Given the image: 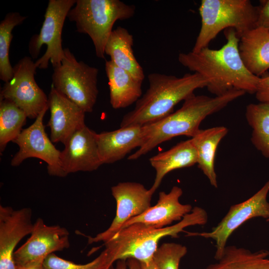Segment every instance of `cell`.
<instances>
[{
    "instance_id": "cell-1",
    "label": "cell",
    "mask_w": 269,
    "mask_h": 269,
    "mask_svg": "<svg viewBox=\"0 0 269 269\" xmlns=\"http://www.w3.org/2000/svg\"><path fill=\"white\" fill-rule=\"evenodd\" d=\"M226 43L220 49L208 47L197 52L180 53L179 63L208 81L207 88L215 96L232 90L255 94L260 77L250 72L241 57L240 38L233 28L225 30Z\"/></svg>"
},
{
    "instance_id": "cell-2",
    "label": "cell",
    "mask_w": 269,
    "mask_h": 269,
    "mask_svg": "<svg viewBox=\"0 0 269 269\" xmlns=\"http://www.w3.org/2000/svg\"><path fill=\"white\" fill-rule=\"evenodd\" d=\"M245 93L232 90L214 97L194 94L185 99L182 107L175 112L142 126V144L128 159H137L175 136L193 137L200 130L201 123L207 116L219 111Z\"/></svg>"
},
{
    "instance_id": "cell-3",
    "label": "cell",
    "mask_w": 269,
    "mask_h": 269,
    "mask_svg": "<svg viewBox=\"0 0 269 269\" xmlns=\"http://www.w3.org/2000/svg\"><path fill=\"white\" fill-rule=\"evenodd\" d=\"M147 78L148 89L134 108L123 116L120 127L142 126L161 119L172 113L178 103L193 95L196 89L208 85L207 80L197 73L180 77L152 73Z\"/></svg>"
},
{
    "instance_id": "cell-4",
    "label": "cell",
    "mask_w": 269,
    "mask_h": 269,
    "mask_svg": "<svg viewBox=\"0 0 269 269\" xmlns=\"http://www.w3.org/2000/svg\"><path fill=\"white\" fill-rule=\"evenodd\" d=\"M208 215L202 208L196 206L179 222L160 229L152 228L139 223L123 228L117 234L104 243L114 263L120 260L134 259L140 263L153 260L158 244L163 237L177 238L178 234L191 226L207 223Z\"/></svg>"
},
{
    "instance_id": "cell-5",
    "label": "cell",
    "mask_w": 269,
    "mask_h": 269,
    "mask_svg": "<svg viewBox=\"0 0 269 269\" xmlns=\"http://www.w3.org/2000/svg\"><path fill=\"white\" fill-rule=\"evenodd\" d=\"M200 31L192 51L197 52L223 30L233 28L239 38L256 26L257 6L249 0H202Z\"/></svg>"
},
{
    "instance_id": "cell-6",
    "label": "cell",
    "mask_w": 269,
    "mask_h": 269,
    "mask_svg": "<svg viewBox=\"0 0 269 269\" xmlns=\"http://www.w3.org/2000/svg\"><path fill=\"white\" fill-rule=\"evenodd\" d=\"M134 5L120 0H76L67 18L75 22L77 31L88 35L96 55L105 58V47L117 20L128 19L135 14Z\"/></svg>"
},
{
    "instance_id": "cell-7",
    "label": "cell",
    "mask_w": 269,
    "mask_h": 269,
    "mask_svg": "<svg viewBox=\"0 0 269 269\" xmlns=\"http://www.w3.org/2000/svg\"><path fill=\"white\" fill-rule=\"evenodd\" d=\"M64 51L61 64L53 68L52 85L85 113H90L99 94V69L77 61L68 48Z\"/></svg>"
},
{
    "instance_id": "cell-8",
    "label": "cell",
    "mask_w": 269,
    "mask_h": 269,
    "mask_svg": "<svg viewBox=\"0 0 269 269\" xmlns=\"http://www.w3.org/2000/svg\"><path fill=\"white\" fill-rule=\"evenodd\" d=\"M76 0H49L44 19L39 34H35L29 42V51L33 58L39 55L40 48L45 44L44 54L35 62L37 68H47L49 61L53 68L61 64L64 57L62 33L64 21Z\"/></svg>"
},
{
    "instance_id": "cell-9",
    "label": "cell",
    "mask_w": 269,
    "mask_h": 269,
    "mask_svg": "<svg viewBox=\"0 0 269 269\" xmlns=\"http://www.w3.org/2000/svg\"><path fill=\"white\" fill-rule=\"evenodd\" d=\"M269 179L255 194L241 203L232 205L218 225L209 232L188 233V236H199L215 241L214 258L222 256L229 237L247 221L255 217L269 219Z\"/></svg>"
},
{
    "instance_id": "cell-10",
    "label": "cell",
    "mask_w": 269,
    "mask_h": 269,
    "mask_svg": "<svg viewBox=\"0 0 269 269\" xmlns=\"http://www.w3.org/2000/svg\"><path fill=\"white\" fill-rule=\"evenodd\" d=\"M36 69L31 57L21 58L13 67L12 77L5 83L0 94V100L11 101L30 119H36L48 106V97L35 79Z\"/></svg>"
},
{
    "instance_id": "cell-11",
    "label": "cell",
    "mask_w": 269,
    "mask_h": 269,
    "mask_svg": "<svg viewBox=\"0 0 269 269\" xmlns=\"http://www.w3.org/2000/svg\"><path fill=\"white\" fill-rule=\"evenodd\" d=\"M116 201V213L109 227L95 237H89V244L107 242L117 234L130 219L146 211L151 207L152 196L154 193L137 182H120L111 188Z\"/></svg>"
},
{
    "instance_id": "cell-12",
    "label": "cell",
    "mask_w": 269,
    "mask_h": 269,
    "mask_svg": "<svg viewBox=\"0 0 269 269\" xmlns=\"http://www.w3.org/2000/svg\"><path fill=\"white\" fill-rule=\"evenodd\" d=\"M49 106L46 107L35 119L34 123L23 130L13 141L19 147V150L11 160L13 166L19 165L25 159L35 157L47 164L50 175L65 177L60 164L61 151L53 144L45 132L43 117Z\"/></svg>"
},
{
    "instance_id": "cell-13",
    "label": "cell",
    "mask_w": 269,
    "mask_h": 269,
    "mask_svg": "<svg viewBox=\"0 0 269 269\" xmlns=\"http://www.w3.org/2000/svg\"><path fill=\"white\" fill-rule=\"evenodd\" d=\"M69 233L59 225L48 226L38 218L30 237L14 253L16 268H23L43 263L46 258L56 251L70 247Z\"/></svg>"
},
{
    "instance_id": "cell-14",
    "label": "cell",
    "mask_w": 269,
    "mask_h": 269,
    "mask_svg": "<svg viewBox=\"0 0 269 269\" xmlns=\"http://www.w3.org/2000/svg\"><path fill=\"white\" fill-rule=\"evenodd\" d=\"M29 208L13 209L0 206V269H16L13 259L14 249L34 227Z\"/></svg>"
},
{
    "instance_id": "cell-15",
    "label": "cell",
    "mask_w": 269,
    "mask_h": 269,
    "mask_svg": "<svg viewBox=\"0 0 269 269\" xmlns=\"http://www.w3.org/2000/svg\"><path fill=\"white\" fill-rule=\"evenodd\" d=\"M97 134L86 125L75 132L64 144L60 155L61 169L67 175L78 171H92L102 164Z\"/></svg>"
},
{
    "instance_id": "cell-16",
    "label": "cell",
    "mask_w": 269,
    "mask_h": 269,
    "mask_svg": "<svg viewBox=\"0 0 269 269\" xmlns=\"http://www.w3.org/2000/svg\"><path fill=\"white\" fill-rule=\"evenodd\" d=\"M48 100L50 112L48 125L50 129V139L52 142L64 144L75 132L86 125V113L52 85Z\"/></svg>"
},
{
    "instance_id": "cell-17",
    "label": "cell",
    "mask_w": 269,
    "mask_h": 269,
    "mask_svg": "<svg viewBox=\"0 0 269 269\" xmlns=\"http://www.w3.org/2000/svg\"><path fill=\"white\" fill-rule=\"evenodd\" d=\"M182 193V189L176 186H173L168 193L160 192L158 200L154 206H151L140 215L130 219L122 229L135 223L160 229L167 227L174 221H180L193 209L191 205L180 202L179 198Z\"/></svg>"
},
{
    "instance_id": "cell-18",
    "label": "cell",
    "mask_w": 269,
    "mask_h": 269,
    "mask_svg": "<svg viewBox=\"0 0 269 269\" xmlns=\"http://www.w3.org/2000/svg\"><path fill=\"white\" fill-rule=\"evenodd\" d=\"M97 142L102 164L115 162L142 144V126L120 127L97 134Z\"/></svg>"
},
{
    "instance_id": "cell-19",
    "label": "cell",
    "mask_w": 269,
    "mask_h": 269,
    "mask_svg": "<svg viewBox=\"0 0 269 269\" xmlns=\"http://www.w3.org/2000/svg\"><path fill=\"white\" fill-rule=\"evenodd\" d=\"M239 50L245 66L261 77L269 69V31L255 27L240 38Z\"/></svg>"
},
{
    "instance_id": "cell-20",
    "label": "cell",
    "mask_w": 269,
    "mask_h": 269,
    "mask_svg": "<svg viewBox=\"0 0 269 269\" xmlns=\"http://www.w3.org/2000/svg\"><path fill=\"white\" fill-rule=\"evenodd\" d=\"M108 79L110 102L115 109L125 108L136 103L142 96V82L128 72L117 66L111 60L105 62Z\"/></svg>"
},
{
    "instance_id": "cell-21",
    "label": "cell",
    "mask_w": 269,
    "mask_h": 269,
    "mask_svg": "<svg viewBox=\"0 0 269 269\" xmlns=\"http://www.w3.org/2000/svg\"><path fill=\"white\" fill-rule=\"evenodd\" d=\"M149 162L156 171L150 189L154 192L164 177L169 172L197 163L198 155L191 139L182 141L170 149L150 157Z\"/></svg>"
},
{
    "instance_id": "cell-22",
    "label": "cell",
    "mask_w": 269,
    "mask_h": 269,
    "mask_svg": "<svg viewBox=\"0 0 269 269\" xmlns=\"http://www.w3.org/2000/svg\"><path fill=\"white\" fill-rule=\"evenodd\" d=\"M134 37L125 28L113 29L105 45V54L117 66L128 72L136 80L143 82V69L136 59L133 49Z\"/></svg>"
},
{
    "instance_id": "cell-23",
    "label": "cell",
    "mask_w": 269,
    "mask_h": 269,
    "mask_svg": "<svg viewBox=\"0 0 269 269\" xmlns=\"http://www.w3.org/2000/svg\"><path fill=\"white\" fill-rule=\"evenodd\" d=\"M223 126L200 130L191 138L198 155V167L208 178L211 185L218 187L214 162L217 148L228 133Z\"/></svg>"
},
{
    "instance_id": "cell-24",
    "label": "cell",
    "mask_w": 269,
    "mask_h": 269,
    "mask_svg": "<svg viewBox=\"0 0 269 269\" xmlns=\"http://www.w3.org/2000/svg\"><path fill=\"white\" fill-rule=\"evenodd\" d=\"M269 252L227 246L221 258L204 269H269Z\"/></svg>"
},
{
    "instance_id": "cell-25",
    "label": "cell",
    "mask_w": 269,
    "mask_h": 269,
    "mask_svg": "<svg viewBox=\"0 0 269 269\" xmlns=\"http://www.w3.org/2000/svg\"><path fill=\"white\" fill-rule=\"evenodd\" d=\"M246 118L252 129L251 141L266 158H269V104L259 103L246 107Z\"/></svg>"
},
{
    "instance_id": "cell-26",
    "label": "cell",
    "mask_w": 269,
    "mask_h": 269,
    "mask_svg": "<svg viewBox=\"0 0 269 269\" xmlns=\"http://www.w3.org/2000/svg\"><path fill=\"white\" fill-rule=\"evenodd\" d=\"M27 116L23 111L10 101L0 100V151L13 141L21 132Z\"/></svg>"
},
{
    "instance_id": "cell-27",
    "label": "cell",
    "mask_w": 269,
    "mask_h": 269,
    "mask_svg": "<svg viewBox=\"0 0 269 269\" xmlns=\"http://www.w3.org/2000/svg\"><path fill=\"white\" fill-rule=\"evenodd\" d=\"M26 18V16L19 12H10L6 14L0 23V79L5 83L9 81L13 76V67L9 58L12 31Z\"/></svg>"
},
{
    "instance_id": "cell-28",
    "label": "cell",
    "mask_w": 269,
    "mask_h": 269,
    "mask_svg": "<svg viewBox=\"0 0 269 269\" xmlns=\"http://www.w3.org/2000/svg\"><path fill=\"white\" fill-rule=\"evenodd\" d=\"M114 262L105 249L96 259L85 264H77L65 260L53 253L47 256L43 263V269H109Z\"/></svg>"
},
{
    "instance_id": "cell-29",
    "label": "cell",
    "mask_w": 269,
    "mask_h": 269,
    "mask_svg": "<svg viewBox=\"0 0 269 269\" xmlns=\"http://www.w3.org/2000/svg\"><path fill=\"white\" fill-rule=\"evenodd\" d=\"M187 252L185 246L166 243L158 248L153 260L159 269H179L180 261Z\"/></svg>"
},
{
    "instance_id": "cell-30",
    "label": "cell",
    "mask_w": 269,
    "mask_h": 269,
    "mask_svg": "<svg viewBox=\"0 0 269 269\" xmlns=\"http://www.w3.org/2000/svg\"><path fill=\"white\" fill-rule=\"evenodd\" d=\"M255 94L260 103L269 104V74L260 77Z\"/></svg>"
},
{
    "instance_id": "cell-31",
    "label": "cell",
    "mask_w": 269,
    "mask_h": 269,
    "mask_svg": "<svg viewBox=\"0 0 269 269\" xmlns=\"http://www.w3.org/2000/svg\"><path fill=\"white\" fill-rule=\"evenodd\" d=\"M258 17L256 27H262L269 31V0H262L257 6Z\"/></svg>"
},
{
    "instance_id": "cell-32",
    "label": "cell",
    "mask_w": 269,
    "mask_h": 269,
    "mask_svg": "<svg viewBox=\"0 0 269 269\" xmlns=\"http://www.w3.org/2000/svg\"><path fill=\"white\" fill-rule=\"evenodd\" d=\"M109 269H141L140 262L134 259L120 260L116 261L115 266L112 265Z\"/></svg>"
},
{
    "instance_id": "cell-33",
    "label": "cell",
    "mask_w": 269,
    "mask_h": 269,
    "mask_svg": "<svg viewBox=\"0 0 269 269\" xmlns=\"http://www.w3.org/2000/svg\"><path fill=\"white\" fill-rule=\"evenodd\" d=\"M141 269H159L153 260L148 263H140Z\"/></svg>"
},
{
    "instance_id": "cell-34",
    "label": "cell",
    "mask_w": 269,
    "mask_h": 269,
    "mask_svg": "<svg viewBox=\"0 0 269 269\" xmlns=\"http://www.w3.org/2000/svg\"><path fill=\"white\" fill-rule=\"evenodd\" d=\"M16 269H43V263L38 264L23 268H16Z\"/></svg>"
},
{
    "instance_id": "cell-35",
    "label": "cell",
    "mask_w": 269,
    "mask_h": 269,
    "mask_svg": "<svg viewBox=\"0 0 269 269\" xmlns=\"http://www.w3.org/2000/svg\"><path fill=\"white\" fill-rule=\"evenodd\" d=\"M269 221V219L268 220V221Z\"/></svg>"
}]
</instances>
